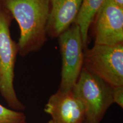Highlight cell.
Returning a JSON list of instances; mask_svg holds the SVG:
<instances>
[{"label":"cell","mask_w":123,"mask_h":123,"mask_svg":"<svg viewBox=\"0 0 123 123\" xmlns=\"http://www.w3.org/2000/svg\"><path fill=\"white\" fill-rule=\"evenodd\" d=\"M26 121L24 112L5 107L0 104V123H21Z\"/></svg>","instance_id":"obj_10"},{"label":"cell","mask_w":123,"mask_h":123,"mask_svg":"<svg viewBox=\"0 0 123 123\" xmlns=\"http://www.w3.org/2000/svg\"><path fill=\"white\" fill-rule=\"evenodd\" d=\"M62 56L61 80L59 90L70 91L83 67L84 47L79 27L72 25L58 37Z\"/></svg>","instance_id":"obj_5"},{"label":"cell","mask_w":123,"mask_h":123,"mask_svg":"<svg viewBox=\"0 0 123 123\" xmlns=\"http://www.w3.org/2000/svg\"><path fill=\"white\" fill-rule=\"evenodd\" d=\"M1 1H2V0H0V3L1 2Z\"/></svg>","instance_id":"obj_15"},{"label":"cell","mask_w":123,"mask_h":123,"mask_svg":"<svg viewBox=\"0 0 123 123\" xmlns=\"http://www.w3.org/2000/svg\"><path fill=\"white\" fill-rule=\"evenodd\" d=\"M105 1L82 0L75 24L79 27L84 51L87 49L88 43L89 29Z\"/></svg>","instance_id":"obj_9"},{"label":"cell","mask_w":123,"mask_h":123,"mask_svg":"<svg viewBox=\"0 0 123 123\" xmlns=\"http://www.w3.org/2000/svg\"><path fill=\"white\" fill-rule=\"evenodd\" d=\"M1 3L19 26L20 55L39 50L47 41L50 0H2Z\"/></svg>","instance_id":"obj_1"},{"label":"cell","mask_w":123,"mask_h":123,"mask_svg":"<svg viewBox=\"0 0 123 123\" xmlns=\"http://www.w3.org/2000/svg\"><path fill=\"white\" fill-rule=\"evenodd\" d=\"M13 19L0 3V94L10 108L21 111L25 107L18 99L14 87L15 64L19 49L10 35Z\"/></svg>","instance_id":"obj_3"},{"label":"cell","mask_w":123,"mask_h":123,"mask_svg":"<svg viewBox=\"0 0 123 123\" xmlns=\"http://www.w3.org/2000/svg\"><path fill=\"white\" fill-rule=\"evenodd\" d=\"M121 8H123V0H113Z\"/></svg>","instance_id":"obj_12"},{"label":"cell","mask_w":123,"mask_h":123,"mask_svg":"<svg viewBox=\"0 0 123 123\" xmlns=\"http://www.w3.org/2000/svg\"><path fill=\"white\" fill-rule=\"evenodd\" d=\"M81 2L82 0H50L47 35L58 38L75 23Z\"/></svg>","instance_id":"obj_8"},{"label":"cell","mask_w":123,"mask_h":123,"mask_svg":"<svg viewBox=\"0 0 123 123\" xmlns=\"http://www.w3.org/2000/svg\"><path fill=\"white\" fill-rule=\"evenodd\" d=\"M26 123V121H24V122H22V123Z\"/></svg>","instance_id":"obj_14"},{"label":"cell","mask_w":123,"mask_h":123,"mask_svg":"<svg viewBox=\"0 0 123 123\" xmlns=\"http://www.w3.org/2000/svg\"><path fill=\"white\" fill-rule=\"evenodd\" d=\"M45 123H53V121L51 120H50L49 121H47V122H46Z\"/></svg>","instance_id":"obj_13"},{"label":"cell","mask_w":123,"mask_h":123,"mask_svg":"<svg viewBox=\"0 0 123 123\" xmlns=\"http://www.w3.org/2000/svg\"><path fill=\"white\" fill-rule=\"evenodd\" d=\"M44 111L53 123H86L83 107L72 91L58 90L50 97Z\"/></svg>","instance_id":"obj_7"},{"label":"cell","mask_w":123,"mask_h":123,"mask_svg":"<svg viewBox=\"0 0 123 123\" xmlns=\"http://www.w3.org/2000/svg\"><path fill=\"white\" fill-rule=\"evenodd\" d=\"M112 98L113 104L116 103L123 108V86L112 87Z\"/></svg>","instance_id":"obj_11"},{"label":"cell","mask_w":123,"mask_h":123,"mask_svg":"<svg viewBox=\"0 0 123 123\" xmlns=\"http://www.w3.org/2000/svg\"><path fill=\"white\" fill-rule=\"evenodd\" d=\"M72 91L83 107L86 123H100L113 104L112 86L84 67Z\"/></svg>","instance_id":"obj_2"},{"label":"cell","mask_w":123,"mask_h":123,"mask_svg":"<svg viewBox=\"0 0 123 123\" xmlns=\"http://www.w3.org/2000/svg\"><path fill=\"white\" fill-rule=\"evenodd\" d=\"M93 22L95 44L123 43V8L113 0H105Z\"/></svg>","instance_id":"obj_6"},{"label":"cell","mask_w":123,"mask_h":123,"mask_svg":"<svg viewBox=\"0 0 123 123\" xmlns=\"http://www.w3.org/2000/svg\"><path fill=\"white\" fill-rule=\"evenodd\" d=\"M83 67L112 87L123 86V43L94 44L84 51Z\"/></svg>","instance_id":"obj_4"}]
</instances>
